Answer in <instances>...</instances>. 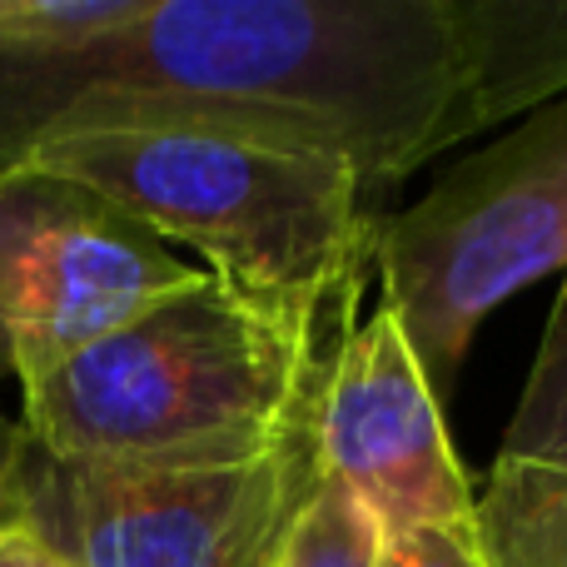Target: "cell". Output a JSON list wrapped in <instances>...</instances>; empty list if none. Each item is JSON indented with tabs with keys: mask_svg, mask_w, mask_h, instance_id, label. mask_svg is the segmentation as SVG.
I'll return each instance as SVG.
<instances>
[{
	"mask_svg": "<svg viewBox=\"0 0 567 567\" xmlns=\"http://www.w3.org/2000/svg\"><path fill=\"white\" fill-rule=\"evenodd\" d=\"M130 35L135 90L80 130H215L363 189L567 95V0H150Z\"/></svg>",
	"mask_w": 567,
	"mask_h": 567,
	"instance_id": "cell-1",
	"label": "cell"
},
{
	"mask_svg": "<svg viewBox=\"0 0 567 567\" xmlns=\"http://www.w3.org/2000/svg\"><path fill=\"white\" fill-rule=\"evenodd\" d=\"M319 313L199 269L30 383L25 433L75 468H225L309 439Z\"/></svg>",
	"mask_w": 567,
	"mask_h": 567,
	"instance_id": "cell-2",
	"label": "cell"
},
{
	"mask_svg": "<svg viewBox=\"0 0 567 567\" xmlns=\"http://www.w3.org/2000/svg\"><path fill=\"white\" fill-rule=\"evenodd\" d=\"M35 165L80 179L209 275L259 299L323 313L373 249L363 179L299 150L215 130H80L45 140Z\"/></svg>",
	"mask_w": 567,
	"mask_h": 567,
	"instance_id": "cell-3",
	"label": "cell"
},
{
	"mask_svg": "<svg viewBox=\"0 0 567 567\" xmlns=\"http://www.w3.org/2000/svg\"><path fill=\"white\" fill-rule=\"evenodd\" d=\"M383 309L399 313L433 389L458 373L483 319L533 279L567 275V110L523 120L373 225Z\"/></svg>",
	"mask_w": 567,
	"mask_h": 567,
	"instance_id": "cell-4",
	"label": "cell"
},
{
	"mask_svg": "<svg viewBox=\"0 0 567 567\" xmlns=\"http://www.w3.org/2000/svg\"><path fill=\"white\" fill-rule=\"evenodd\" d=\"M319 488L313 443L225 468H75L30 443L20 528L75 567H275Z\"/></svg>",
	"mask_w": 567,
	"mask_h": 567,
	"instance_id": "cell-5",
	"label": "cell"
},
{
	"mask_svg": "<svg viewBox=\"0 0 567 567\" xmlns=\"http://www.w3.org/2000/svg\"><path fill=\"white\" fill-rule=\"evenodd\" d=\"M199 269L80 179L0 169V379L30 389Z\"/></svg>",
	"mask_w": 567,
	"mask_h": 567,
	"instance_id": "cell-6",
	"label": "cell"
},
{
	"mask_svg": "<svg viewBox=\"0 0 567 567\" xmlns=\"http://www.w3.org/2000/svg\"><path fill=\"white\" fill-rule=\"evenodd\" d=\"M309 443L319 478L353 493L383 538L473 523L478 498L453 453L439 389L383 303L323 363Z\"/></svg>",
	"mask_w": 567,
	"mask_h": 567,
	"instance_id": "cell-7",
	"label": "cell"
},
{
	"mask_svg": "<svg viewBox=\"0 0 567 567\" xmlns=\"http://www.w3.org/2000/svg\"><path fill=\"white\" fill-rule=\"evenodd\" d=\"M473 538L483 567H567V473L498 458L473 503Z\"/></svg>",
	"mask_w": 567,
	"mask_h": 567,
	"instance_id": "cell-8",
	"label": "cell"
},
{
	"mask_svg": "<svg viewBox=\"0 0 567 567\" xmlns=\"http://www.w3.org/2000/svg\"><path fill=\"white\" fill-rule=\"evenodd\" d=\"M503 463L567 473V279L553 299L548 329H543L538 359L523 383L518 413L503 433Z\"/></svg>",
	"mask_w": 567,
	"mask_h": 567,
	"instance_id": "cell-9",
	"label": "cell"
},
{
	"mask_svg": "<svg viewBox=\"0 0 567 567\" xmlns=\"http://www.w3.org/2000/svg\"><path fill=\"white\" fill-rule=\"evenodd\" d=\"M379 558L383 528L369 518V508L353 493H343L339 483L319 478L299 523L284 538L275 567H379Z\"/></svg>",
	"mask_w": 567,
	"mask_h": 567,
	"instance_id": "cell-10",
	"label": "cell"
},
{
	"mask_svg": "<svg viewBox=\"0 0 567 567\" xmlns=\"http://www.w3.org/2000/svg\"><path fill=\"white\" fill-rule=\"evenodd\" d=\"M150 0H0V45H75L135 25Z\"/></svg>",
	"mask_w": 567,
	"mask_h": 567,
	"instance_id": "cell-11",
	"label": "cell"
},
{
	"mask_svg": "<svg viewBox=\"0 0 567 567\" xmlns=\"http://www.w3.org/2000/svg\"><path fill=\"white\" fill-rule=\"evenodd\" d=\"M379 567H483L478 538L468 528H423L403 538H383Z\"/></svg>",
	"mask_w": 567,
	"mask_h": 567,
	"instance_id": "cell-12",
	"label": "cell"
},
{
	"mask_svg": "<svg viewBox=\"0 0 567 567\" xmlns=\"http://www.w3.org/2000/svg\"><path fill=\"white\" fill-rule=\"evenodd\" d=\"M25 463H30L25 423L0 413V533L20 528V513H25Z\"/></svg>",
	"mask_w": 567,
	"mask_h": 567,
	"instance_id": "cell-13",
	"label": "cell"
},
{
	"mask_svg": "<svg viewBox=\"0 0 567 567\" xmlns=\"http://www.w3.org/2000/svg\"><path fill=\"white\" fill-rule=\"evenodd\" d=\"M0 567H75L70 558H60L45 538H35L30 528H10L0 533Z\"/></svg>",
	"mask_w": 567,
	"mask_h": 567,
	"instance_id": "cell-14",
	"label": "cell"
}]
</instances>
